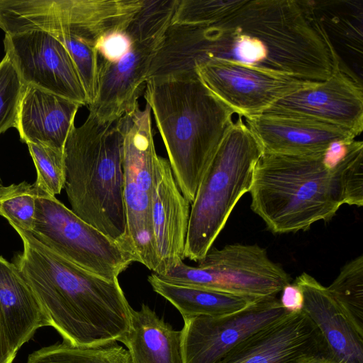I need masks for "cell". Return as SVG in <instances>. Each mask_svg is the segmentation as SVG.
Instances as JSON below:
<instances>
[{
    "instance_id": "cell-21",
    "label": "cell",
    "mask_w": 363,
    "mask_h": 363,
    "mask_svg": "<svg viewBox=\"0 0 363 363\" xmlns=\"http://www.w3.org/2000/svg\"><path fill=\"white\" fill-rule=\"evenodd\" d=\"M131 363H184L182 331L176 330L147 305L131 309L130 326L119 340Z\"/></svg>"
},
{
    "instance_id": "cell-2",
    "label": "cell",
    "mask_w": 363,
    "mask_h": 363,
    "mask_svg": "<svg viewBox=\"0 0 363 363\" xmlns=\"http://www.w3.org/2000/svg\"><path fill=\"white\" fill-rule=\"evenodd\" d=\"M23 251L13 263L63 341L95 346L119 340L130 326L131 309L118 280H108L59 256L30 232L14 228Z\"/></svg>"
},
{
    "instance_id": "cell-26",
    "label": "cell",
    "mask_w": 363,
    "mask_h": 363,
    "mask_svg": "<svg viewBox=\"0 0 363 363\" xmlns=\"http://www.w3.org/2000/svg\"><path fill=\"white\" fill-rule=\"evenodd\" d=\"M40 191L23 182L0 189V216L13 228L31 232L34 226L35 201Z\"/></svg>"
},
{
    "instance_id": "cell-27",
    "label": "cell",
    "mask_w": 363,
    "mask_h": 363,
    "mask_svg": "<svg viewBox=\"0 0 363 363\" xmlns=\"http://www.w3.org/2000/svg\"><path fill=\"white\" fill-rule=\"evenodd\" d=\"M36 168L33 184L41 192L55 196L65 185L63 150L32 143H26Z\"/></svg>"
},
{
    "instance_id": "cell-24",
    "label": "cell",
    "mask_w": 363,
    "mask_h": 363,
    "mask_svg": "<svg viewBox=\"0 0 363 363\" xmlns=\"http://www.w3.org/2000/svg\"><path fill=\"white\" fill-rule=\"evenodd\" d=\"M327 289L354 330L363 337V255L345 264Z\"/></svg>"
},
{
    "instance_id": "cell-11",
    "label": "cell",
    "mask_w": 363,
    "mask_h": 363,
    "mask_svg": "<svg viewBox=\"0 0 363 363\" xmlns=\"http://www.w3.org/2000/svg\"><path fill=\"white\" fill-rule=\"evenodd\" d=\"M217 363H332L319 329L302 311L289 312L230 349Z\"/></svg>"
},
{
    "instance_id": "cell-17",
    "label": "cell",
    "mask_w": 363,
    "mask_h": 363,
    "mask_svg": "<svg viewBox=\"0 0 363 363\" xmlns=\"http://www.w3.org/2000/svg\"><path fill=\"white\" fill-rule=\"evenodd\" d=\"M242 118L267 153L318 154L336 142L357 138L348 130L308 118L265 113Z\"/></svg>"
},
{
    "instance_id": "cell-13",
    "label": "cell",
    "mask_w": 363,
    "mask_h": 363,
    "mask_svg": "<svg viewBox=\"0 0 363 363\" xmlns=\"http://www.w3.org/2000/svg\"><path fill=\"white\" fill-rule=\"evenodd\" d=\"M289 313L277 296H271L232 315L183 318L184 363H217L241 340Z\"/></svg>"
},
{
    "instance_id": "cell-31",
    "label": "cell",
    "mask_w": 363,
    "mask_h": 363,
    "mask_svg": "<svg viewBox=\"0 0 363 363\" xmlns=\"http://www.w3.org/2000/svg\"><path fill=\"white\" fill-rule=\"evenodd\" d=\"M14 359L10 354L0 321V363H12Z\"/></svg>"
},
{
    "instance_id": "cell-20",
    "label": "cell",
    "mask_w": 363,
    "mask_h": 363,
    "mask_svg": "<svg viewBox=\"0 0 363 363\" xmlns=\"http://www.w3.org/2000/svg\"><path fill=\"white\" fill-rule=\"evenodd\" d=\"M0 321L11 357L48 319L14 263L0 255Z\"/></svg>"
},
{
    "instance_id": "cell-5",
    "label": "cell",
    "mask_w": 363,
    "mask_h": 363,
    "mask_svg": "<svg viewBox=\"0 0 363 363\" xmlns=\"http://www.w3.org/2000/svg\"><path fill=\"white\" fill-rule=\"evenodd\" d=\"M63 155L72 211L137 257L127 235L119 118L101 121L89 113L82 125L72 127Z\"/></svg>"
},
{
    "instance_id": "cell-6",
    "label": "cell",
    "mask_w": 363,
    "mask_h": 363,
    "mask_svg": "<svg viewBox=\"0 0 363 363\" xmlns=\"http://www.w3.org/2000/svg\"><path fill=\"white\" fill-rule=\"evenodd\" d=\"M263 154L238 116L225 133L191 203L184 257L201 260L212 247L240 199L251 188L255 164Z\"/></svg>"
},
{
    "instance_id": "cell-4",
    "label": "cell",
    "mask_w": 363,
    "mask_h": 363,
    "mask_svg": "<svg viewBox=\"0 0 363 363\" xmlns=\"http://www.w3.org/2000/svg\"><path fill=\"white\" fill-rule=\"evenodd\" d=\"M340 143L324 152H263L250 189L251 209L276 234L308 230L330 220L342 205L334 164L344 152Z\"/></svg>"
},
{
    "instance_id": "cell-22",
    "label": "cell",
    "mask_w": 363,
    "mask_h": 363,
    "mask_svg": "<svg viewBox=\"0 0 363 363\" xmlns=\"http://www.w3.org/2000/svg\"><path fill=\"white\" fill-rule=\"evenodd\" d=\"M147 281L153 291L172 303L183 318L197 315H229L246 309L259 300L172 284L162 279L155 273L148 276Z\"/></svg>"
},
{
    "instance_id": "cell-19",
    "label": "cell",
    "mask_w": 363,
    "mask_h": 363,
    "mask_svg": "<svg viewBox=\"0 0 363 363\" xmlns=\"http://www.w3.org/2000/svg\"><path fill=\"white\" fill-rule=\"evenodd\" d=\"M80 106L66 98L26 86L16 126L21 140L63 150Z\"/></svg>"
},
{
    "instance_id": "cell-32",
    "label": "cell",
    "mask_w": 363,
    "mask_h": 363,
    "mask_svg": "<svg viewBox=\"0 0 363 363\" xmlns=\"http://www.w3.org/2000/svg\"><path fill=\"white\" fill-rule=\"evenodd\" d=\"M3 186H4L3 182H2L1 178L0 177V189L2 188Z\"/></svg>"
},
{
    "instance_id": "cell-14",
    "label": "cell",
    "mask_w": 363,
    "mask_h": 363,
    "mask_svg": "<svg viewBox=\"0 0 363 363\" xmlns=\"http://www.w3.org/2000/svg\"><path fill=\"white\" fill-rule=\"evenodd\" d=\"M194 72L218 99L242 117L261 114L279 99L314 83L224 61L199 65Z\"/></svg>"
},
{
    "instance_id": "cell-23",
    "label": "cell",
    "mask_w": 363,
    "mask_h": 363,
    "mask_svg": "<svg viewBox=\"0 0 363 363\" xmlns=\"http://www.w3.org/2000/svg\"><path fill=\"white\" fill-rule=\"evenodd\" d=\"M26 363H131V360L127 349L118 342L74 346L62 341L33 351Z\"/></svg>"
},
{
    "instance_id": "cell-29",
    "label": "cell",
    "mask_w": 363,
    "mask_h": 363,
    "mask_svg": "<svg viewBox=\"0 0 363 363\" xmlns=\"http://www.w3.org/2000/svg\"><path fill=\"white\" fill-rule=\"evenodd\" d=\"M25 84L9 57L0 62V134L16 126Z\"/></svg>"
},
{
    "instance_id": "cell-7",
    "label": "cell",
    "mask_w": 363,
    "mask_h": 363,
    "mask_svg": "<svg viewBox=\"0 0 363 363\" xmlns=\"http://www.w3.org/2000/svg\"><path fill=\"white\" fill-rule=\"evenodd\" d=\"M120 0H27L21 10L23 30H43L60 41L72 57L90 105L97 91L96 43Z\"/></svg>"
},
{
    "instance_id": "cell-15",
    "label": "cell",
    "mask_w": 363,
    "mask_h": 363,
    "mask_svg": "<svg viewBox=\"0 0 363 363\" xmlns=\"http://www.w3.org/2000/svg\"><path fill=\"white\" fill-rule=\"evenodd\" d=\"M263 113L308 118L348 130L357 137L363 130L362 84L334 65L325 80L284 96Z\"/></svg>"
},
{
    "instance_id": "cell-18",
    "label": "cell",
    "mask_w": 363,
    "mask_h": 363,
    "mask_svg": "<svg viewBox=\"0 0 363 363\" xmlns=\"http://www.w3.org/2000/svg\"><path fill=\"white\" fill-rule=\"evenodd\" d=\"M303 296L302 311L323 335L332 363H363V337L354 330L327 287L302 273L293 283Z\"/></svg>"
},
{
    "instance_id": "cell-8",
    "label": "cell",
    "mask_w": 363,
    "mask_h": 363,
    "mask_svg": "<svg viewBox=\"0 0 363 363\" xmlns=\"http://www.w3.org/2000/svg\"><path fill=\"white\" fill-rule=\"evenodd\" d=\"M198 262L192 267L182 262L158 277L175 284L255 299L277 296L291 284L290 275L257 244L212 247Z\"/></svg>"
},
{
    "instance_id": "cell-12",
    "label": "cell",
    "mask_w": 363,
    "mask_h": 363,
    "mask_svg": "<svg viewBox=\"0 0 363 363\" xmlns=\"http://www.w3.org/2000/svg\"><path fill=\"white\" fill-rule=\"evenodd\" d=\"M4 45L25 86L88 105L77 67L67 49L53 35L36 30L5 34Z\"/></svg>"
},
{
    "instance_id": "cell-25",
    "label": "cell",
    "mask_w": 363,
    "mask_h": 363,
    "mask_svg": "<svg viewBox=\"0 0 363 363\" xmlns=\"http://www.w3.org/2000/svg\"><path fill=\"white\" fill-rule=\"evenodd\" d=\"M342 204L363 206V143L350 140L334 164Z\"/></svg>"
},
{
    "instance_id": "cell-16",
    "label": "cell",
    "mask_w": 363,
    "mask_h": 363,
    "mask_svg": "<svg viewBox=\"0 0 363 363\" xmlns=\"http://www.w3.org/2000/svg\"><path fill=\"white\" fill-rule=\"evenodd\" d=\"M190 202L182 194L168 160L159 156L152 200L153 273H165L184 262Z\"/></svg>"
},
{
    "instance_id": "cell-28",
    "label": "cell",
    "mask_w": 363,
    "mask_h": 363,
    "mask_svg": "<svg viewBox=\"0 0 363 363\" xmlns=\"http://www.w3.org/2000/svg\"><path fill=\"white\" fill-rule=\"evenodd\" d=\"M245 0H177L172 23L209 25L225 18Z\"/></svg>"
},
{
    "instance_id": "cell-30",
    "label": "cell",
    "mask_w": 363,
    "mask_h": 363,
    "mask_svg": "<svg viewBox=\"0 0 363 363\" xmlns=\"http://www.w3.org/2000/svg\"><path fill=\"white\" fill-rule=\"evenodd\" d=\"M281 305L289 312H299L303 307V296L300 289L294 284L287 285L281 291Z\"/></svg>"
},
{
    "instance_id": "cell-9",
    "label": "cell",
    "mask_w": 363,
    "mask_h": 363,
    "mask_svg": "<svg viewBox=\"0 0 363 363\" xmlns=\"http://www.w3.org/2000/svg\"><path fill=\"white\" fill-rule=\"evenodd\" d=\"M123 134V199L127 235L138 262L154 271L152 200L159 156L148 104L119 118Z\"/></svg>"
},
{
    "instance_id": "cell-1",
    "label": "cell",
    "mask_w": 363,
    "mask_h": 363,
    "mask_svg": "<svg viewBox=\"0 0 363 363\" xmlns=\"http://www.w3.org/2000/svg\"><path fill=\"white\" fill-rule=\"evenodd\" d=\"M215 61L313 82L333 68L306 1L245 0L212 24L170 23L147 80L196 75L197 66Z\"/></svg>"
},
{
    "instance_id": "cell-3",
    "label": "cell",
    "mask_w": 363,
    "mask_h": 363,
    "mask_svg": "<svg viewBox=\"0 0 363 363\" xmlns=\"http://www.w3.org/2000/svg\"><path fill=\"white\" fill-rule=\"evenodd\" d=\"M144 97L175 181L191 203L235 113L196 75L148 80Z\"/></svg>"
},
{
    "instance_id": "cell-10",
    "label": "cell",
    "mask_w": 363,
    "mask_h": 363,
    "mask_svg": "<svg viewBox=\"0 0 363 363\" xmlns=\"http://www.w3.org/2000/svg\"><path fill=\"white\" fill-rule=\"evenodd\" d=\"M31 234L48 249L92 274L117 279L137 257L85 222L55 196L40 191Z\"/></svg>"
}]
</instances>
